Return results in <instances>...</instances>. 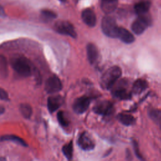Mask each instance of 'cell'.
Here are the masks:
<instances>
[{"instance_id":"cell-1","label":"cell","mask_w":161,"mask_h":161,"mask_svg":"<svg viewBox=\"0 0 161 161\" xmlns=\"http://www.w3.org/2000/svg\"><path fill=\"white\" fill-rule=\"evenodd\" d=\"M121 75V69L118 66L108 69L101 76L100 84L104 89H110Z\"/></svg>"},{"instance_id":"cell-2","label":"cell","mask_w":161,"mask_h":161,"mask_svg":"<svg viewBox=\"0 0 161 161\" xmlns=\"http://www.w3.org/2000/svg\"><path fill=\"white\" fill-rule=\"evenodd\" d=\"M128 81L126 79L118 80L111 88L113 96L121 100L129 99L131 97V92L128 89Z\"/></svg>"},{"instance_id":"cell-3","label":"cell","mask_w":161,"mask_h":161,"mask_svg":"<svg viewBox=\"0 0 161 161\" xmlns=\"http://www.w3.org/2000/svg\"><path fill=\"white\" fill-rule=\"evenodd\" d=\"M11 65L16 72L22 77H28L31 75V66L25 57H18L13 58Z\"/></svg>"},{"instance_id":"cell-4","label":"cell","mask_w":161,"mask_h":161,"mask_svg":"<svg viewBox=\"0 0 161 161\" xmlns=\"http://www.w3.org/2000/svg\"><path fill=\"white\" fill-rule=\"evenodd\" d=\"M101 28L103 33L108 36L116 38L118 26L115 19L111 16H105L101 21Z\"/></svg>"},{"instance_id":"cell-5","label":"cell","mask_w":161,"mask_h":161,"mask_svg":"<svg viewBox=\"0 0 161 161\" xmlns=\"http://www.w3.org/2000/svg\"><path fill=\"white\" fill-rule=\"evenodd\" d=\"M151 23V18L147 14L139 15L131 25L132 31L136 35L142 34Z\"/></svg>"},{"instance_id":"cell-6","label":"cell","mask_w":161,"mask_h":161,"mask_svg":"<svg viewBox=\"0 0 161 161\" xmlns=\"http://www.w3.org/2000/svg\"><path fill=\"white\" fill-rule=\"evenodd\" d=\"M114 110L113 104L108 100H101L95 104L93 107V111L103 116L108 117L111 116Z\"/></svg>"},{"instance_id":"cell-7","label":"cell","mask_w":161,"mask_h":161,"mask_svg":"<svg viewBox=\"0 0 161 161\" xmlns=\"http://www.w3.org/2000/svg\"><path fill=\"white\" fill-rule=\"evenodd\" d=\"M79 147L84 151H90L94 148L95 142L92 136L87 132H82L77 140Z\"/></svg>"},{"instance_id":"cell-8","label":"cell","mask_w":161,"mask_h":161,"mask_svg":"<svg viewBox=\"0 0 161 161\" xmlns=\"http://www.w3.org/2000/svg\"><path fill=\"white\" fill-rule=\"evenodd\" d=\"M54 28L56 31L62 35L70 36L72 38L77 36V33L73 25L68 21H58L55 24Z\"/></svg>"},{"instance_id":"cell-9","label":"cell","mask_w":161,"mask_h":161,"mask_svg":"<svg viewBox=\"0 0 161 161\" xmlns=\"http://www.w3.org/2000/svg\"><path fill=\"white\" fill-rule=\"evenodd\" d=\"M91 99V97L87 96H82L77 97L73 103V110L77 114L84 113L89 108Z\"/></svg>"},{"instance_id":"cell-10","label":"cell","mask_w":161,"mask_h":161,"mask_svg":"<svg viewBox=\"0 0 161 161\" xmlns=\"http://www.w3.org/2000/svg\"><path fill=\"white\" fill-rule=\"evenodd\" d=\"M62 88V84L59 78L55 75L50 76L46 81L45 89L48 94H54L59 92Z\"/></svg>"},{"instance_id":"cell-11","label":"cell","mask_w":161,"mask_h":161,"mask_svg":"<svg viewBox=\"0 0 161 161\" xmlns=\"http://www.w3.org/2000/svg\"><path fill=\"white\" fill-rule=\"evenodd\" d=\"M63 97L60 95H53L48 97L47 100V107L50 113L57 110L63 104Z\"/></svg>"},{"instance_id":"cell-12","label":"cell","mask_w":161,"mask_h":161,"mask_svg":"<svg viewBox=\"0 0 161 161\" xmlns=\"http://www.w3.org/2000/svg\"><path fill=\"white\" fill-rule=\"evenodd\" d=\"M82 19L86 25L88 26L93 27L96 23V17L95 13L90 9H86L82 12Z\"/></svg>"},{"instance_id":"cell-13","label":"cell","mask_w":161,"mask_h":161,"mask_svg":"<svg viewBox=\"0 0 161 161\" xmlns=\"http://www.w3.org/2000/svg\"><path fill=\"white\" fill-rule=\"evenodd\" d=\"M87 55L90 64H95L99 59V52L97 47L92 43H89L87 45Z\"/></svg>"},{"instance_id":"cell-14","label":"cell","mask_w":161,"mask_h":161,"mask_svg":"<svg viewBox=\"0 0 161 161\" xmlns=\"http://www.w3.org/2000/svg\"><path fill=\"white\" fill-rule=\"evenodd\" d=\"M116 38H118L125 43H131L135 40L133 35L128 30L122 27H118Z\"/></svg>"},{"instance_id":"cell-15","label":"cell","mask_w":161,"mask_h":161,"mask_svg":"<svg viewBox=\"0 0 161 161\" xmlns=\"http://www.w3.org/2000/svg\"><path fill=\"white\" fill-rule=\"evenodd\" d=\"M148 87V82L143 79H138L133 84L131 92L133 94H140L145 91Z\"/></svg>"},{"instance_id":"cell-16","label":"cell","mask_w":161,"mask_h":161,"mask_svg":"<svg viewBox=\"0 0 161 161\" xmlns=\"http://www.w3.org/2000/svg\"><path fill=\"white\" fill-rule=\"evenodd\" d=\"M118 3V0H102L101 8L104 13L110 14L116 9Z\"/></svg>"},{"instance_id":"cell-17","label":"cell","mask_w":161,"mask_h":161,"mask_svg":"<svg viewBox=\"0 0 161 161\" xmlns=\"http://www.w3.org/2000/svg\"><path fill=\"white\" fill-rule=\"evenodd\" d=\"M150 7V3L148 1H140L136 3L134 6L135 13L139 16L148 13Z\"/></svg>"},{"instance_id":"cell-18","label":"cell","mask_w":161,"mask_h":161,"mask_svg":"<svg viewBox=\"0 0 161 161\" xmlns=\"http://www.w3.org/2000/svg\"><path fill=\"white\" fill-rule=\"evenodd\" d=\"M4 141H11L16 143L20 145L26 147L28 145L26 142L21 137L16 136L15 135H4L0 136V142Z\"/></svg>"},{"instance_id":"cell-19","label":"cell","mask_w":161,"mask_h":161,"mask_svg":"<svg viewBox=\"0 0 161 161\" xmlns=\"http://www.w3.org/2000/svg\"><path fill=\"white\" fill-rule=\"evenodd\" d=\"M150 119L161 129V110L157 108H150L148 112Z\"/></svg>"},{"instance_id":"cell-20","label":"cell","mask_w":161,"mask_h":161,"mask_svg":"<svg viewBox=\"0 0 161 161\" xmlns=\"http://www.w3.org/2000/svg\"><path fill=\"white\" fill-rule=\"evenodd\" d=\"M118 121L125 126H131L135 123V118L133 116L130 114L119 113L117 116Z\"/></svg>"},{"instance_id":"cell-21","label":"cell","mask_w":161,"mask_h":161,"mask_svg":"<svg viewBox=\"0 0 161 161\" xmlns=\"http://www.w3.org/2000/svg\"><path fill=\"white\" fill-rule=\"evenodd\" d=\"M19 111L23 116L26 119L30 118L33 112L31 106L27 103L21 104L19 106Z\"/></svg>"},{"instance_id":"cell-22","label":"cell","mask_w":161,"mask_h":161,"mask_svg":"<svg viewBox=\"0 0 161 161\" xmlns=\"http://www.w3.org/2000/svg\"><path fill=\"white\" fill-rule=\"evenodd\" d=\"M62 152L68 160H71L73 153V144L70 141L69 143L64 145L62 147Z\"/></svg>"},{"instance_id":"cell-23","label":"cell","mask_w":161,"mask_h":161,"mask_svg":"<svg viewBox=\"0 0 161 161\" xmlns=\"http://www.w3.org/2000/svg\"><path fill=\"white\" fill-rule=\"evenodd\" d=\"M8 64L5 57L0 55V74L3 77H6L8 75Z\"/></svg>"},{"instance_id":"cell-24","label":"cell","mask_w":161,"mask_h":161,"mask_svg":"<svg viewBox=\"0 0 161 161\" xmlns=\"http://www.w3.org/2000/svg\"><path fill=\"white\" fill-rule=\"evenodd\" d=\"M41 16L42 18L45 21H50L55 19L57 17L56 14L54 12L48 9H44L42 11Z\"/></svg>"},{"instance_id":"cell-25","label":"cell","mask_w":161,"mask_h":161,"mask_svg":"<svg viewBox=\"0 0 161 161\" xmlns=\"http://www.w3.org/2000/svg\"><path fill=\"white\" fill-rule=\"evenodd\" d=\"M57 120H58L59 124L62 127H67V126H68L69 123L68 119L65 117L64 111H58V113H57Z\"/></svg>"},{"instance_id":"cell-26","label":"cell","mask_w":161,"mask_h":161,"mask_svg":"<svg viewBox=\"0 0 161 161\" xmlns=\"http://www.w3.org/2000/svg\"><path fill=\"white\" fill-rule=\"evenodd\" d=\"M132 145H133L134 152H135L136 156L138 158H140V159H141V160H143V157H142V154H141V153H140L138 142H137L135 140H132Z\"/></svg>"},{"instance_id":"cell-27","label":"cell","mask_w":161,"mask_h":161,"mask_svg":"<svg viewBox=\"0 0 161 161\" xmlns=\"http://www.w3.org/2000/svg\"><path fill=\"white\" fill-rule=\"evenodd\" d=\"M0 100H3V101L9 100L8 94L4 89H3L1 87H0Z\"/></svg>"},{"instance_id":"cell-28","label":"cell","mask_w":161,"mask_h":161,"mask_svg":"<svg viewBox=\"0 0 161 161\" xmlns=\"http://www.w3.org/2000/svg\"><path fill=\"white\" fill-rule=\"evenodd\" d=\"M0 16H5L4 10L1 6H0Z\"/></svg>"},{"instance_id":"cell-29","label":"cell","mask_w":161,"mask_h":161,"mask_svg":"<svg viewBox=\"0 0 161 161\" xmlns=\"http://www.w3.org/2000/svg\"><path fill=\"white\" fill-rule=\"evenodd\" d=\"M4 111H5V108H4V107L3 106H2V105L0 104V114H3V113H4Z\"/></svg>"},{"instance_id":"cell-30","label":"cell","mask_w":161,"mask_h":161,"mask_svg":"<svg viewBox=\"0 0 161 161\" xmlns=\"http://www.w3.org/2000/svg\"><path fill=\"white\" fill-rule=\"evenodd\" d=\"M0 161H5V158H3V157H1L0 158Z\"/></svg>"},{"instance_id":"cell-31","label":"cell","mask_w":161,"mask_h":161,"mask_svg":"<svg viewBox=\"0 0 161 161\" xmlns=\"http://www.w3.org/2000/svg\"><path fill=\"white\" fill-rule=\"evenodd\" d=\"M60 1H61V2H65L66 0H59Z\"/></svg>"}]
</instances>
